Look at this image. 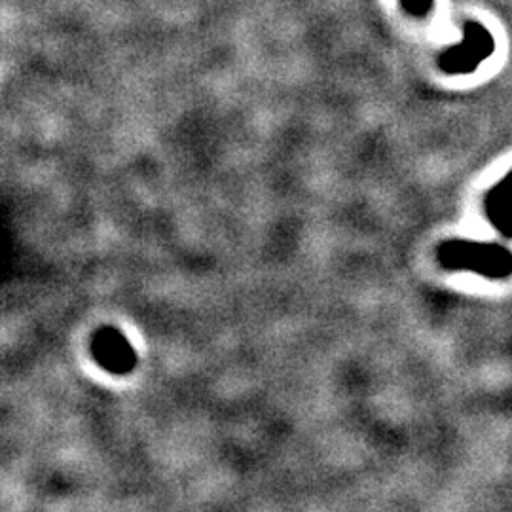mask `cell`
<instances>
[{
	"label": "cell",
	"instance_id": "1",
	"mask_svg": "<svg viewBox=\"0 0 512 512\" xmlns=\"http://www.w3.org/2000/svg\"><path fill=\"white\" fill-rule=\"evenodd\" d=\"M437 260L444 270L473 272L486 279H507L512 275V251L499 243L448 239L437 247Z\"/></svg>",
	"mask_w": 512,
	"mask_h": 512
},
{
	"label": "cell",
	"instance_id": "2",
	"mask_svg": "<svg viewBox=\"0 0 512 512\" xmlns=\"http://www.w3.org/2000/svg\"><path fill=\"white\" fill-rule=\"evenodd\" d=\"M495 46L497 42L488 27L480 21H467L463 25V38L439 55L437 65L444 74L467 76L494 55Z\"/></svg>",
	"mask_w": 512,
	"mask_h": 512
},
{
	"label": "cell",
	"instance_id": "3",
	"mask_svg": "<svg viewBox=\"0 0 512 512\" xmlns=\"http://www.w3.org/2000/svg\"><path fill=\"white\" fill-rule=\"evenodd\" d=\"M93 359L110 374L124 376L137 365V353L128 338L114 327H101L92 340Z\"/></svg>",
	"mask_w": 512,
	"mask_h": 512
},
{
	"label": "cell",
	"instance_id": "4",
	"mask_svg": "<svg viewBox=\"0 0 512 512\" xmlns=\"http://www.w3.org/2000/svg\"><path fill=\"white\" fill-rule=\"evenodd\" d=\"M484 213L503 238L512 239V169L488 190L484 198Z\"/></svg>",
	"mask_w": 512,
	"mask_h": 512
},
{
	"label": "cell",
	"instance_id": "5",
	"mask_svg": "<svg viewBox=\"0 0 512 512\" xmlns=\"http://www.w3.org/2000/svg\"><path fill=\"white\" fill-rule=\"evenodd\" d=\"M401 6L410 18L425 19L431 14L435 0H401Z\"/></svg>",
	"mask_w": 512,
	"mask_h": 512
}]
</instances>
